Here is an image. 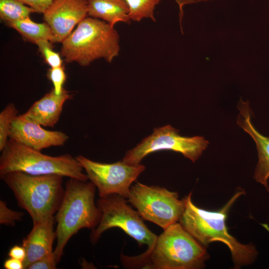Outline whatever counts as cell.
I'll list each match as a JSON object with an SVG mask.
<instances>
[{
  "instance_id": "obj_1",
  "label": "cell",
  "mask_w": 269,
  "mask_h": 269,
  "mask_svg": "<svg viewBox=\"0 0 269 269\" xmlns=\"http://www.w3.org/2000/svg\"><path fill=\"white\" fill-rule=\"evenodd\" d=\"M191 192L183 199L185 203L184 212L180 223L200 244L206 247L214 241H220L229 248L235 268L252 264L258 252L252 244H244L231 235L226 220L232 206L236 200L245 194L239 190L220 209L209 211L195 205L192 200Z\"/></svg>"
},
{
  "instance_id": "obj_2",
  "label": "cell",
  "mask_w": 269,
  "mask_h": 269,
  "mask_svg": "<svg viewBox=\"0 0 269 269\" xmlns=\"http://www.w3.org/2000/svg\"><path fill=\"white\" fill-rule=\"evenodd\" d=\"M96 186L91 181L70 178L54 217L57 243L53 253L58 264L69 239L80 229L93 230L99 225L102 212L95 203Z\"/></svg>"
},
{
  "instance_id": "obj_3",
  "label": "cell",
  "mask_w": 269,
  "mask_h": 269,
  "mask_svg": "<svg viewBox=\"0 0 269 269\" xmlns=\"http://www.w3.org/2000/svg\"><path fill=\"white\" fill-rule=\"evenodd\" d=\"M0 177L13 193L17 205L28 213L33 225L54 217L64 194V176L11 172Z\"/></svg>"
},
{
  "instance_id": "obj_4",
  "label": "cell",
  "mask_w": 269,
  "mask_h": 269,
  "mask_svg": "<svg viewBox=\"0 0 269 269\" xmlns=\"http://www.w3.org/2000/svg\"><path fill=\"white\" fill-rule=\"evenodd\" d=\"M119 51V35L114 26L90 16L62 42L61 54L67 63L87 66L99 58L111 63Z\"/></svg>"
},
{
  "instance_id": "obj_5",
  "label": "cell",
  "mask_w": 269,
  "mask_h": 269,
  "mask_svg": "<svg viewBox=\"0 0 269 269\" xmlns=\"http://www.w3.org/2000/svg\"><path fill=\"white\" fill-rule=\"evenodd\" d=\"M102 212L98 226L92 230L90 241L95 244L102 234L112 228H119L134 239L139 246H147L146 251L134 257L123 256L124 264L127 267H143L152 250L157 236L150 230L137 211L128 204L126 198L118 194L100 197L96 203Z\"/></svg>"
},
{
  "instance_id": "obj_6",
  "label": "cell",
  "mask_w": 269,
  "mask_h": 269,
  "mask_svg": "<svg viewBox=\"0 0 269 269\" xmlns=\"http://www.w3.org/2000/svg\"><path fill=\"white\" fill-rule=\"evenodd\" d=\"M0 156V176L11 172L32 175L57 174L87 181L76 157L69 154L52 156L8 139Z\"/></svg>"
},
{
  "instance_id": "obj_7",
  "label": "cell",
  "mask_w": 269,
  "mask_h": 269,
  "mask_svg": "<svg viewBox=\"0 0 269 269\" xmlns=\"http://www.w3.org/2000/svg\"><path fill=\"white\" fill-rule=\"evenodd\" d=\"M159 236L143 267L156 269H196L208 259L206 247L179 223H174Z\"/></svg>"
},
{
  "instance_id": "obj_8",
  "label": "cell",
  "mask_w": 269,
  "mask_h": 269,
  "mask_svg": "<svg viewBox=\"0 0 269 269\" xmlns=\"http://www.w3.org/2000/svg\"><path fill=\"white\" fill-rule=\"evenodd\" d=\"M128 199L143 219L163 230L179 221L185 209L177 192L138 182L131 187Z\"/></svg>"
},
{
  "instance_id": "obj_9",
  "label": "cell",
  "mask_w": 269,
  "mask_h": 269,
  "mask_svg": "<svg viewBox=\"0 0 269 269\" xmlns=\"http://www.w3.org/2000/svg\"><path fill=\"white\" fill-rule=\"evenodd\" d=\"M208 143V141L203 136H182L178 130L168 125L155 128L150 135L128 150L122 161L129 165H137L151 153L170 150L179 152L195 162L207 147Z\"/></svg>"
},
{
  "instance_id": "obj_10",
  "label": "cell",
  "mask_w": 269,
  "mask_h": 269,
  "mask_svg": "<svg viewBox=\"0 0 269 269\" xmlns=\"http://www.w3.org/2000/svg\"><path fill=\"white\" fill-rule=\"evenodd\" d=\"M75 157L88 179L97 188L100 197L118 194L128 198L131 184L145 169L141 164L131 165L123 161L101 163L82 155Z\"/></svg>"
},
{
  "instance_id": "obj_11",
  "label": "cell",
  "mask_w": 269,
  "mask_h": 269,
  "mask_svg": "<svg viewBox=\"0 0 269 269\" xmlns=\"http://www.w3.org/2000/svg\"><path fill=\"white\" fill-rule=\"evenodd\" d=\"M87 15V0H55L43 13L51 30V42L62 43Z\"/></svg>"
},
{
  "instance_id": "obj_12",
  "label": "cell",
  "mask_w": 269,
  "mask_h": 269,
  "mask_svg": "<svg viewBox=\"0 0 269 269\" xmlns=\"http://www.w3.org/2000/svg\"><path fill=\"white\" fill-rule=\"evenodd\" d=\"M41 126L24 114L17 115L12 122L9 139L38 151L53 146H63L69 139L62 132L47 130Z\"/></svg>"
},
{
  "instance_id": "obj_13",
  "label": "cell",
  "mask_w": 269,
  "mask_h": 269,
  "mask_svg": "<svg viewBox=\"0 0 269 269\" xmlns=\"http://www.w3.org/2000/svg\"><path fill=\"white\" fill-rule=\"evenodd\" d=\"M238 109L240 114L237 123L253 138L257 146L259 160L255 169L254 178L269 192L268 182L269 178V137L261 134L252 124V112L248 101L241 100Z\"/></svg>"
},
{
  "instance_id": "obj_14",
  "label": "cell",
  "mask_w": 269,
  "mask_h": 269,
  "mask_svg": "<svg viewBox=\"0 0 269 269\" xmlns=\"http://www.w3.org/2000/svg\"><path fill=\"white\" fill-rule=\"evenodd\" d=\"M54 217L33 225L27 236L22 240V246L26 251L23 261L24 269L37 260L53 252L52 245L55 238L54 231Z\"/></svg>"
},
{
  "instance_id": "obj_15",
  "label": "cell",
  "mask_w": 269,
  "mask_h": 269,
  "mask_svg": "<svg viewBox=\"0 0 269 269\" xmlns=\"http://www.w3.org/2000/svg\"><path fill=\"white\" fill-rule=\"evenodd\" d=\"M72 98L64 88L60 95H56L52 89L35 102L23 114L42 126L53 128L59 121L65 102Z\"/></svg>"
},
{
  "instance_id": "obj_16",
  "label": "cell",
  "mask_w": 269,
  "mask_h": 269,
  "mask_svg": "<svg viewBox=\"0 0 269 269\" xmlns=\"http://www.w3.org/2000/svg\"><path fill=\"white\" fill-rule=\"evenodd\" d=\"M88 15L101 18L114 26L119 22H129V9L124 0H87Z\"/></svg>"
},
{
  "instance_id": "obj_17",
  "label": "cell",
  "mask_w": 269,
  "mask_h": 269,
  "mask_svg": "<svg viewBox=\"0 0 269 269\" xmlns=\"http://www.w3.org/2000/svg\"><path fill=\"white\" fill-rule=\"evenodd\" d=\"M7 25L15 29L26 40L35 44L41 41H52L51 30L46 22L36 23L28 17Z\"/></svg>"
},
{
  "instance_id": "obj_18",
  "label": "cell",
  "mask_w": 269,
  "mask_h": 269,
  "mask_svg": "<svg viewBox=\"0 0 269 269\" xmlns=\"http://www.w3.org/2000/svg\"><path fill=\"white\" fill-rule=\"evenodd\" d=\"M36 12L32 8L17 0H0V17L6 24L29 17Z\"/></svg>"
},
{
  "instance_id": "obj_19",
  "label": "cell",
  "mask_w": 269,
  "mask_h": 269,
  "mask_svg": "<svg viewBox=\"0 0 269 269\" xmlns=\"http://www.w3.org/2000/svg\"><path fill=\"white\" fill-rule=\"evenodd\" d=\"M129 9L131 20L139 22L144 18H149L155 22L154 10L161 0H124Z\"/></svg>"
},
{
  "instance_id": "obj_20",
  "label": "cell",
  "mask_w": 269,
  "mask_h": 269,
  "mask_svg": "<svg viewBox=\"0 0 269 269\" xmlns=\"http://www.w3.org/2000/svg\"><path fill=\"white\" fill-rule=\"evenodd\" d=\"M18 111L13 103H9L0 113V151L6 145L13 120L18 115Z\"/></svg>"
},
{
  "instance_id": "obj_21",
  "label": "cell",
  "mask_w": 269,
  "mask_h": 269,
  "mask_svg": "<svg viewBox=\"0 0 269 269\" xmlns=\"http://www.w3.org/2000/svg\"><path fill=\"white\" fill-rule=\"evenodd\" d=\"M51 43L49 41H41L36 45L45 62L51 68L61 67L63 60L60 54L53 50Z\"/></svg>"
},
{
  "instance_id": "obj_22",
  "label": "cell",
  "mask_w": 269,
  "mask_h": 269,
  "mask_svg": "<svg viewBox=\"0 0 269 269\" xmlns=\"http://www.w3.org/2000/svg\"><path fill=\"white\" fill-rule=\"evenodd\" d=\"M47 77L52 82L55 93L60 95L64 88L63 85L66 80V74L63 66L50 68L47 72Z\"/></svg>"
},
{
  "instance_id": "obj_23",
  "label": "cell",
  "mask_w": 269,
  "mask_h": 269,
  "mask_svg": "<svg viewBox=\"0 0 269 269\" xmlns=\"http://www.w3.org/2000/svg\"><path fill=\"white\" fill-rule=\"evenodd\" d=\"M24 213L13 211L8 208L6 203L0 200V223L13 226L16 221L21 220Z\"/></svg>"
},
{
  "instance_id": "obj_24",
  "label": "cell",
  "mask_w": 269,
  "mask_h": 269,
  "mask_svg": "<svg viewBox=\"0 0 269 269\" xmlns=\"http://www.w3.org/2000/svg\"><path fill=\"white\" fill-rule=\"evenodd\" d=\"M57 264L54 253L49 254L30 264L28 269H54Z\"/></svg>"
},
{
  "instance_id": "obj_25",
  "label": "cell",
  "mask_w": 269,
  "mask_h": 269,
  "mask_svg": "<svg viewBox=\"0 0 269 269\" xmlns=\"http://www.w3.org/2000/svg\"><path fill=\"white\" fill-rule=\"evenodd\" d=\"M34 9L36 12L44 13L55 0H17Z\"/></svg>"
},
{
  "instance_id": "obj_26",
  "label": "cell",
  "mask_w": 269,
  "mask_h": 269,
  "mask_svg": "<svg viewBox=\"0 0 269 269\" xmlns=\"http://www.w3.org/2000/svg\"><path fill=\"white\" fill-rule=\"evenodd\" d=\"M8 255L10 258H14L23 262L26 257V251L24 247L18 245H15L11 247Z\"/></svg>"
},
{
  "instance_id": "obj_27",
  "label": "cell",
  "mask_w": 269,
  "mask_h": 269,
  "mask_svg": "<svg viewBox=\"0 0 269 269\" xmlns=\"http://www.w3.org/2000/svg\"><path fill=\"white\" fill-rule=\"evenodd\" d=\"M3 267L5 269H24L22 261L10 257L4 261Z\"/></svg>"
},
{
  "instance_id": "obj_28",
  "label": "cell",
  "mask_w": 269,
  "mask_h": 269,
  "mask_svg": "<svg viewBox=\"0 0 269 269\" xmlns=\"http://www.w3.org/2000/svg\"><path fill=\"white\" fill-rule=\"evenodd\" d=\"M175 0L178 3L179 7V9H180L179 22H180L181 29V31H182L181 21H182V19L183 16V6L186 4L195 3V2H198L202 1H208V0Z\"/></svg>"
}]
</instances>
